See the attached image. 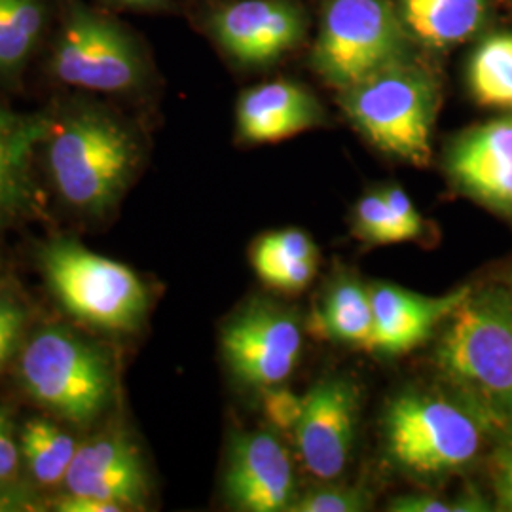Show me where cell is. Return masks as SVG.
Wrapping results in <instances>:
<instances>
[{
	"label": "cell",
	"mask_w": 512,
	"mask_h": 512,
	"mask_svg": "<svg viewBox=\"0 0 512 512\" xmlns=\"http://www.w3.org/2000/svg\"><path fill=\"white\" fill-rule=\"evenodd\" d=\"M21 325L23 313L18 306L8 300H0V368L6 363L18 342Z\"/></svg>",
	"instance_id": "f1b7e54d"
},
{
	"label": "cell",
	"mask_w": 512,
	"mask_h": 512,
	"mask_svg": "<svg viewBox=\"0 0 512 512\" xmlns=\"http://www.w3.org/2000/svg\"><path fill=\"white\" fill-rule=\"evenodd\" d=\"M19 450L12 437V425L6 412L0 410V480H6L18 469Z\"/></svg>",
	"instance_id": "4dcf8cb0"
},
{
	"label": "cell",
	"mask_w": 512,
	"mask_h": 512,
	"mask_svg": "<svg viewBox=\"0 0 512 512\" xmlns=\"http://www.w3.org/2000/svg\"><path fill=\"white\" fill-rule=\"evenodd\" d=\"M387 511L393 512H458L456 499H442L435 495H401L389 501Z\"/></svg>",
	"instance_id": "f546056e"
},
{
	"label": "cell",
	"mask_w": 512,
	"mask_h": 512,
	"mask_svg": "<svg viewBox=\"0 0 512 512\" xmlns=\"http://www.w3.org/2000/svg\"><path fill=\"white\" fill-rule=\"evenodd\" d=\"M21 452L40 484L65 482L76 454L74 440L52 421H29L21 433Z\"/></svg>",
	"instance_id": "44dd1931"
},
{
	"label": "cell",
	"mask_w": 512,
	"mask_h": 512,
	"mask_svg": "<svg viewBox=\"0 0 512 512\" xmlns=\"http://www.w3.org/2000/svg\"><path fill=\"white\" fill-rule=\"evenodd\" d=\"M65 484L69 495L116 503L124 511L141 507L148 494L141 456L124 435H105L76 448Z\"/></svg>",
	"instance_id": "9a60e30c"
},
{
	"label": "cell",
	"mask_w": 512,
	"mask_h": 512,
	"mask_svg": "<svg viewBox=\"0 0 512 512\" xmlns=\"http://www.w3.org/2000/svg\"><path fill=\"white\" fill-rule=\"evenodd\" d=\"M403 23L433 48H448L475 35L484 0H401Z\"/></svg>",
	"instance_id": "d6986e66"
},
{
	"label": "cell",
	"mask_w": 512,
	"mask_h": 512,
	"mask_svg": "<svg viewBox=\"0 0 512 512\" xmlns=\"http://www.w3.org/2000/svg\"><path fill=\"white\" fill-rule=\"evenodd\" d=\"M220 344L239 382L266 391L293 376L304 334L293 311L272 302H255L224 325Z\"/></svg>",
	"instance_id": "ba28073f"
},
{
	"label": "cell",
	"mask_w": 512,
	"mask_h": 512,
	"mask_svg": "<svg viewBox=\"0 0 512 512\" xmlns=\"http://www.w3.org/2000/svg\"><path fill=\"white\" fill-rule=\"evenodd\" d=\"M129 4H152V2H160V0H124Z\"/></svg>",
	"instance_id": "d6a6232c"
},
{
	"label": "cell",
	"mask_w": 512,
	"mask_h": 512,
	"mask_svg": "<svg viewBox=\"0 0 512 512\" xmlns=\"http://www.w3.org/2000/svg\"><path fill=\"white\" fill-rule=\"evenodd\" d=\"M382 192H384L385 202L391 207L395 217L401 220L404 228L412 234V238H420L425 224H423V219H421L420 211L416 209V205L410 200V196L397 184L387 186Z\"/></svg>",
	"instance_id": "83f0119b"
},
{
	"label": "cell",
	"mask_w": 512,
	"mask_h": 512,
	"mask_svg": "<svg viewBox=\"0 0 512 512\" xmlns=\"http://www.w3.org/2000/svg\"><path fill=\"white\" fill-rule=\"evenodd\" d=\"M361 420V391L344 376L323 378L304 395L294 427L298 456L321 482L340 478L353 456Z\"/></svg>",
	"instance_id": "30bf717a"
},
{
	"label": "cell",
	"mask_w": 512,
	"mask_h": 512,
	"mask_svg": "<svg viewBox=\"0 0 512 512\" xmlns=\"http://www.w3.org/2000/svg\"><path fill=\"white\" fill-rule=\"evenodd\" d=\"M469 84L480 105L512 112V35H497L478 46Z\"/></svg>",
	"instance_id": "ffe728a7"
},
{
	"label": "cell",
	"mask_w": 512,
	"mask_h": 512,
	"mask_svg": "<svg viewBox=\"0 0 512 512\" xmlns=\"http://www.w3.org/2000/svg\"><path fill=\"white\" fill-rule=\"evenodd\" d=\"M342 109L384 154L416 167L431 162L439 88L427 71L395 63L344 90Z\"/></svg>",
	"instance_id": "3957f363"
},
{
	"label": "cell",
	"mask_w": 512,
	"mask_h": 512,
	"mask_svg": "<svg viewBox=\"0 0 512 512\" xmlns=\"http://www.w3.org/2000/svg\"><path fill=\"white\" fill-rule=\"evenodd\" d=\"M302 14L283 0H239L215 16V35L243 65H268L302 37Z\"/></svg>",
	"instance_id": "5bb4252c"
},
{
	"label": "cell",
	"mask_w": 512,
	"mask_h": 512,
	"mask_svg": "<svg viewBox=\"0 0 512 512\" xmlns=\"http://www.w3.org/2000/svg\"><path fill=\"white\" fill-rule=\"evenodd\" d=\"M262 406H264L266 418L274 429L293 433L304 410V397L296 395L294 391L283 385H275L264 391Z\"/></svg>",
	"instance_id": "484cf974"
},
{
	"label": "cell",
	"mask_w": 512,
	"mask_h": 512,
	"mask_svg": "<svg viewBox=\"0 0 512 512\" xmlns=\"http://www.w3.org/2000/svg\"><path fill=\"white\" fill-rule=\"evenodd\" d=\"M224 494L238 511H291L298 497L293 459L274 431H253L234 439Z\"/></svg>",
	"instance_id": "8fae6325"
},
{
	"label": "cell",
	"mask_w": 512,
	"mask_h": 512,
	"mask_svg": "<svg viewBox=\"0 0 512 512\" xmlns=\"http://www.w3.org/2000/svg\"><path fill=\"white\" fill-rule=\"evenodd\" d=\"M126 129L105 114L82 112L63 124L50 145V171L67 202L101 213L116 202L135 167Z\"/></svg>",
	"instance_id": "277c9868"
},
{
	"label": "cell",
	"mask_w": 512,
	"mask_h": 512,
	"mask_svg": "<svg viewBox=\"0 0 512 512\" xmlns=\"http://www.w3.org/2000/svg\"><path fill=\"white\" fill-rule=\"evenodd\" d=\"M403 18L389 0H330L313 65L340 92L401 63Z\"/></svg>",
	"instance_id": "52a82bcc"
},
{
	"label": "cell",
	"mask_w": 512,
	"mask_h": 512,
	"mask_svg": "<svg viewBox=\"0 0 512 512\" xmlns=\"http://www.w3.org/2000/svg\"><path fill=\"white\" fill-rule=\"evenodd\" d=\"M42 25V0H0V73H12L23 65Z\"/></svg>",
	"instance_id": "7402d4cb"
},
{
	"label": "cell",
	"mask_w": 512,
	"mask_h": 512,
	"mask_svg": "<svg viewBox=\"0 0 512 512\" xmlns=\"http://www.w3.org/2000/svg\"><path fill=\"white\" fill-rule=\"evenodd\" d=\"M37 403L71 423H90L109 404L114 376L107 355L63 329L38 332L19 363Z\"/></svg>",
	"instance_id": "8992f818"
},
{
	"label": "cell",
	"mask_w": 512,
	"mask_h": 512,
	"mask_svg": "<svg viewBox=\"0 0 512 512\" xmlns=\"http://www.w3.org/2000/svg\"><path fill=\"white\" fill-rule=\"evenodd\" d=\"M46 279L76 319L107 330H133L148 308L143 281L126 264L74 241H55L42 253Z\"/></svg>",
	"instance_id": "5b68a950"
},
{
	"label": "cell",
	"mask_w": 512,
	"mask_h": 512,
	"mask_svg": "<svg viewBox=\"0 0 512 512\" xmlns=\"http://www.w3.org/2000/svg\"><path fill=\"white\" fill-rule=\"evenodd\" d=\"M372 323L370 287L351 275L338 277L330 285L313 315V329L319 338L349 348L368 349Z\"/></svg>",
	"instance_id": "ac0fdd59"
},
{
	"label": "cell",
	"mask_w": 512,
	"mask_h": 512,
	"mask_svg": "<svg viewBox=\"0 0 512 512\" xmlns=\"http://www.w3.org/2000/svg\"><path fill=\"white\" fill-rule=\"evenodd\" d=\"M471 291V287H459L444 296H423L391 283L372 285L374 323L366 351L393 359L420 348Z\"/></svg>",
	"instance_id": "4fadbf2b"
},
{
	"label": "cell",
	"mask_w": 512,
	"mask_h": 512,
	"mask_svg": "<svg viewBox=\"0 0 512 512\" xmlns=\"http://www.w3.org/2000/svg\"><path fill=\"white\" fill-rule=\"evenodd\" d=\"M433 363L492 435L512 425V293L471 291L442 323Z\"/></svg>",
	"instance_id": "6da1fadb"
},
{
	"label": "cell",
	"mask_w": 512,
	"mask_h": 512,
	"mask_svg": "<svg viewBox=\"0 0 512 512\" xmlns=\"http://www.w3.org/2000/svg\"><path fill=\"white\" fill-rule=\"evenodd\" d=\"M446 167L459 192L512 217V116L461 133Z\"/></svg>",
	"instance_id": "7c38bea8"
},
{
	"label": "cell",
	"mask_w": 512,
	"mask_h": 512,
	"mask_svg": "<svg viewBox=\"0 0 512 512\" xmlns=\"http://www.w3.org/2000/svg\"><path fill=\"white\" fill-rule=\"evenodd\" d=\"M490 473L494 484L495 509L512 512V425L495 435Z\"/></svg>",
	"instance_id": "d4e9b609"
},
{
	"label": "cell",
	"mask_w": 512,
	"mask_h": 512,
	"mask_svg": "<svg viewBox=\"0 0 512 512\" xmlns=\"http://www.w3.org/2000/svg\"><path fill=\"white\" fill-rule=\"evenodd\" d=\"M251 264L260 281L270 289L298 294L315 279L319 251L310 234L298 228H285L256 239Z\"/></svg>",
	"instance_id": "e0dca14e"
},
{
	"label": "cell",
	"mask_w": 512,
	"mask_h": 512,
	"mask_svg": "<svg viewBox=\"0 0 512 512\" xmlns=\"http://www.w3.org/2000/svg\"><path fill=\"white\" fill-rule=\"evenodd\" d=\"M372 507V497L361 486H321L298 495L289 512H363Z\"/></svg>",
	"instance_id": "cb8c5ba5"
},
{
	"label": "cell",
	"mask_w": 512,
	"mask_h": 512,
	"mask_svg": "<svg viewBox=\"0 0 512 512\" xmlns=\"http://www.w3.org/2000/svg\"><path fill=\"white\" fill-rule=\"evenodd\" d=\"M353 234L370 247L395 245L414 239L385 202L382 190L368 192L355 205Z\"/></svg>",
	"instance_id": "603a6c76"
},
{
	"label": "cell",
	"mask_w": 512,
	"mask_h": 512,
	"mask_svg": "<svg viewBox=\"0 0 512 512\" xmlns=\"http://www.w3.org/2000/svg\"><path fill=\"white\" fill-rule=\"evenodd\" d=\"M54 74L65 84L124 92L141 78V57L133 40L114 23L74 6L55 44Z\"/></svg>",
	"instance_id": "9c48e42d"
},
{
	"label": "cell",
	"mask_w": 512,
	"mask_h": 512,
	"mask_svg": "<svg viewBox=\"0 0 512 512\" xmlns=\"http://www.w3.org/2000/svg\"><path fill=\"white\" fill-rule=\"evenodd\" d=\"M315 97L293 82H270L243 93L238 103L239 137L247 143H279L321 122Z\"/></svg>",
	"instance_id": "2e32d148"
},
{
	"label": "cell",
	"mask_w": 512,
	"mask_h": 512,
	"mask_svg": "<svg viewBox=\"0 0 512 512\" xmlns=\"http://www.w3.org/2000/svg\"><path fill=\"white\" fill-rule=\"evenodd\" d=\"M23 152V135L14 120L0 112V202L14 183V173Z\"/></svg>",
	"instance_id": "4316f807"
},
{
	"label": "cell",
	"mask_w": 512,
	"mask_h": 512,
	"mask_svg": "<svg viewBox=\"0 0 512 512\" xmlns=\"http://www.w3.org/2000/svg\"><path fill=\"white\" fill-rule=\"evenodd\" d=\"M57 509L63 512H118L124 511L120 505L101 501V499H92V497H76L69 495L63 497L57 503Z\"/></svg>",
	"instance_id": "1f68e13d"
},
{
	"label": "cell",
	"mask_w": 512,
	"mask_h": 512,
	"mask_svg": "<svg viewBox=\"0 0 512 512\" xmlns=\"http://www.w3.org/2000/svg\"><path fill=\"white\" fill-rule=\"evenodd\" d=\"M382 433L389 461L423 482L467 469L492 435L486 421L448 389L399 393L385 408Z\"/></svg>",
	"instance_id": "7a4b0ae2"
}]
</instances>
